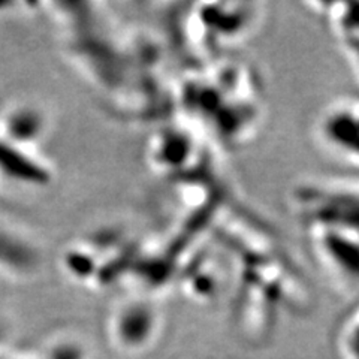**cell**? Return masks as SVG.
<instances>
[{"label": "cell", "instance_id": "obj_7", "mask_svg": "<svg viewBox=\"0 0 359 359\" xmlns=\"http://www.w3.org/2000/svg\"><path fill=\"white\" fill-rule=\"evenodd\" d=\"M47 116L32 104H17L11 107L0 123V138L29 149L41 140L47 130Z\"/></svg>", "mask_w": 359, "mask_h": 359}, {"label": "cell", "instance_id": "obj_2", "mask_svg": "<svg viewBox=\"0 0 359 359\" xmlns=\"http://www.w3.org/2000/svg\"><path fill=\"white\" fill-rule=\"evenodd\" d=\"M261 4H199L184 18L186 39L201 55H215L249 39L261 26Z\"/></svg>", "mask_w": 359, "mask_h": 359}, {"label": "cell", "instance_id": "obj_10", "mask_svg": "<svg viewBox=\"0 0 359 359\" xmlns=\"http://www.w3.org/2000/svg\"><path fill=\"white\" fill-rule=\"evenodd\" d=\"M343 341L359 353V306L351 314V318L346 319L343 327Z\"/></svg>", "mask_w": 359, "mask_h": 359}, {"label": "cell", "instance_id": "obj_3", "mask_svg": "<svg viewBox=\"0 0 359 359\" xmlns=\"http://www.w3.org/2000/svg\"><path fill=\"white\" fill-rule=\"evenodd\" d=\"M314 140L335 162L359 170V97L325 107L314 123Z\"/></svg>", "mask_w": 359, "mask_h": 359}, {"label": "cell", "instance_id": "obj_11", "mask_svg": "<svg viewBox=\"0 0 359 359\" xmlns=\"http://www.w3.org/2000/svg\"><path fill=\"white\" fill-rule=\"evenodd\" d=\"M340 47L347 65H349L351 71L353 72V75L356 76V80L359 83V39L340 42Z\"/></svg>", "mask_w": 359, "mask_h": 359}, {"label": "cell", "instance_id": "obj_8", "mask_svg": "<svg viewBox=\"0 0 359 359\" xmlns=\"http://www.w3.org/2000/svg\"><path fill=\"white\" fill-rule=\"evenodd\" d=\"M339 39V42L359 39V2L310 4Z\"/></svg>", "mask_w": 359, "mask_h": 359}, {"label": "cell", "instance_id": "obj_4", "mask_svg": "<svg viewBox=\"0 0 359 359\" xmlns=\"http://www.w3.org/2000/svg\"><path fill=\"white\" fill-rule=\"evenodd\" d=\"M304 229L313 257L322 271L341 289L359 290V235L322 226Z\"/></svg>", "mask_w": 359, "mask_h": 359}, {"label": "cell", "instance_id": "obj_1", "mask_svg": "<svg viewBox=\"0 0 359 359\" xmlns=\"http://www.w3.org/2000/svg\"><path fill=\"white\" fill-rule=\"evenodd\" d=\"M302 226L334 228L359 235V183L343 178H311L290 194Z\"/></svg>", "mask_w": 359, "mask_h": 359}, {"label": "cell", "instance_id": "obj_5", "mask_svg": "<svg viewBox=\"0 0 359 359\" xmlns=\"http://www.w3.org/2000/svg\"><path fill=\"white\" fill-rule=\"evenodd\" d=\"M161 325L162 314L156 301L144 295L128 298L112 314V334L128 349L151 341Z\"/></svg>", "mask_w": 359, "mask_h": 359}, {"label": "cell", "instance_id": "obj_6", "mask_svg": "<svg viewBox=\"0 0 359 359\" xmlns=\"http://www.w3.org/2000/svg\"><path fill=\"white\" fill-rule=\"evenodd\" d=\"M0 178L22 186H45L51 172L29 149L0 138Z\"/></svg>", "mask_w": 359, "mask_h": 359}, {"label": "cell", "instance_id": "obj_9", "mask_svg": "<svg viewBox=\"0 0 359 359\" xmlns=\"http://www.w3.org/2000/svg\"><path fill=\"white\" fill-rule=\"evenodd\" d=\"M0 265L5 269L27 273L38 265V250L22 235L0 229Z\"/></svg>", "mask_w": 359, "mask_h": 359}]
</instances>
